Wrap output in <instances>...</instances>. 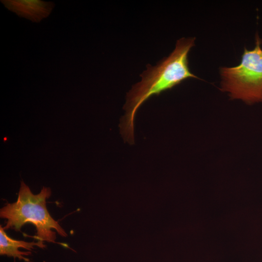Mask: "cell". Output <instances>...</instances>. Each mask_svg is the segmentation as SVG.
<instances>
[{"instance_id": "obj_1", "label": "cell", "mask_w": 262, "mask_h": 262, "mask_svg": "<svg viewBox=\"0 0 262 262\" xmlns=\"http://www.w3.org/2000/svg\"><path fill=\"white\" fill-rule=\"evenodd\" d=\"M195 37H183L177 40L172 53L156 66H147L141 75V81L134 84L127 93L123 109L126 113L121 119L120 131L123 139L130 144L134 142V119L140 106L151 96L180 84L189 78H198L190 70L188 55L194 46Z\"/></svg>"}, {"instance_id": "obj_2", "label": "cell", "mask_w": 262, "mask_h": 262, "mask_svg": "<svg viewBox=\"0 0 262 262\" xmlns=\"http://www.w3.org/2000/svg\"><path fill=\"white\" fill-rule=\"evenodd\" d=\"M51 195L50 188L43 187L41 192L34 195L29 187L21 181L16 202L8 203L0 209V216L7 219L4 229L17 231L25 223L34 225L37 230L34 238L40 241L55 243L54 229L62 237L67 236L65 230L50 216L46 207V199Z\"/></svg>"}, {"instance_id": "obj_3", "label": "cell", "mask_w": 262, "mask_h": 262, "mask_svg": "<svg viewBox=\"0 0 262 262\" xmlns=\"http://www.w3.org/2000/svg\"><path fill=\"white\" fill-rule=\"evenodd\" d=\"M262 40L258 33L252 50L245 48L241 63L232 67H222L221 90L232 99L247 104L262 102Z\"/></svg>"}, {"instance_id": "obj_4", "label": "cell", "mask_w": 262, "mask_h": 262, "mask_svg": "<svg viewBox=\"0 0 262 262\" xmlns=\"http://www.w3.org/2000/svg\"><path fill=\"white\" fill-rule=\"evenodd\" d=\"M8 10L18 16L34 22H39L48 17L55 4L52 2L40 0H1Z\"/></svg>"}, {"instance_id": "obj_5", "label": "cell", "mask_w": 262, "mask_h": 262, "mask_svg": "<svg viewBox=\"0 0 262 262\" xmlns=\"http://www.w3.org/2000/svg\"><path fill=\"white\" fill-rule=\"evenodd\" d=\"M44 248L45 246L42 241L37 242H27L23 241L16 240L9 237L4 231V229L0 227V254L6 255L9 257H13L14 260L18 258L19 260H24L29 262L30 260L24 256L31 254L30 251H21L19 248H23L31 251L34 246Z\"/></svg>"}]
</instances>
